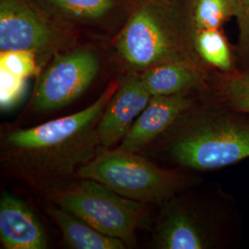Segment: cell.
<instances>
[{"instance_id": "obj_15", "label": "cell", "mask_w": 249, "mask_h": 249, "mask_svg": "<svg viewBox=\"0 0 249 249\" xmlns=\"http://www.w3.org/2000/svg\"><path fill=\"white\" fill-rule=\"evenodd\" d=\"M194 47L198 57L209 68L221 73L237 70L231 45L222 29L196 32L194 35Z\"/></svg>"}, {"instance_id": "obj_16", "label": "cell", "mask_w": 249, "mask_h": 249, "mask_svg": "<svg viewBox=\"0 0 249 249\" xmlns=\"http://www.w3.org/2000/svg\"><path fill=\"white\" fill-rule=\"evenodd\" d=\"M187 6L194 34L203 30L222 29L233 17L232 0H189Z\"/></svg>"}, {"instance_id": "obj_4", "label": "cell", "mask_w": 249, "mask_h": 249, "mask_svg": "<svg viewBox=\"0 0 249 249\" xmlns=\"http://www.w3.org/2000/svg\"><path fill=\"white\" fill-rule=\"evenodd\" d=\"M77 177L97 181L136 201L157 204H164L176 196L187 181L180 173L161 169L138 152L118 148L100 151L79 170Z\"/></svg>"}, {"instance_id": "obj_13", "label": "cell", "mask_w": 249, "mask_h": 249, "mask_svg": "<svg viewBox=\"0 0 249 249\" xmlns=\"http://www.w3.org/2000/svg\"><path fill=\"white\" fill-rule=\"evenodd\" d=\"M45 10L77 27H104L119 14H126L129 0H36Z\"/></svg>"}, {"instance_id": "obj_10", "label": "cell", "mask_w": 249, "mask_h": 249, "mask_svg": "<svg viewBox=\"0 0 249 249\" xmlns=\"http://www.w3.org/2000/svg\"><path fill=\"white\" fill-rule=\"evenodd\" d=\"M195 104L196 100L190 92L151 96L117 148L138 153L143 151Z\"/></svg>"}, {"instance_id": "obj_11", "label": "cell", "mask_w": 249, "mask_h": 249, "mask_svg": "<svg viewBox=\"0 0 249 249\" xmlns=\"http://www.w3.org/2000/svg\"><path fill=\"white\" fill-rule=\"evenodd\" d=\"M0 240L6 249L47 247L45 229L34 211L9 193H3L0 200Z\"/></svg>"}, {"instance_id": "obj_21", "label": "cell", "mask_w": 249, "mask_h": 249, "mask_svg": "<svg viewBox=\"0 0 249 249\" xmlns=\"http://www.w3.org/2000/svg\"><path fill=\"white\" fill-rule=\"evenodd\" d=\"M178 1H181V2H186V3H187L189 0H178Z\"/></svg>"}, {"instance_id": "obj_5", "label": "cell", "mask_w": 249, "mask_h": 249, "mask_svg": "<svg viewBox=\"0 0 249 249\" xmlns=\"http://www.w3.org/2000/svg\"><path fill=\"white\" fill-rule=\"evenodd\" d=\"M78 39L77 27L55 18L36 0H0V52L53 56L76 47Z\"/></svg>"}, {"instance_id": "obj_14", "label": "cell", "mask_w": 249, "mask_h": 249, "mask_svg": "<svg viewBox=\"0 0 249 249\" xmlns=\"http://www.w3.org/2000/svg\"><path fill=\"white\" fill-rule=\"evenodd\" d=\"M48 213L62 232L68 246L75 249H124L126 243L106 235L61 207H49Z\"/></svg>"}, {"instance_id": "obj_17", "label": "cell", "mask_w": 249, "mask_h": 249, "mask_svg": "<svg viewBox=\"0 0 249 249\" xmlns=\"http://www.w3.org/2000/svg\"><path fill=\"white\" fill-rule=\"evenodd\" d=\"M216 89L219 101L249 114V69L220 72Z\"/></svg>"}, {"instance_id": "obj_19", "label": "cell", "mask_w": 249, "mask_h": 249, "mask_svg": "<svg viewBox=\"0 0 249 249\" xmlns=\"http://www.w3.org/2000/svg\"><path fill=\"white\" fill-rule=\"evenodd\" d=\"M232 7L238 28L236 54L243 69H249V0H232Z\"/></svg>"}, {"instance_id": "obj_18", "label": "cell", "mask_w": 249, "mask_h": 249, "mask_svg": "<svg viewBox=\"0 0 249 249\" xmlns=\"http://www.w3.org/2000/svg\"><path fill=\"white\" fill-rule=\"evenodd\" d=\"M37 58L36 53L30 51L15 50L0 52V70L27 79L37 71Z\"/></svg>"}, {"instance_id": "obj_9", "label": "cell", "mask_w": 249, "mask_h": 249, "mask_svg": "<svg viewBox=\"0 0 249 249\" xmlns=\"http://www.w3.org/2000/svg\"><path fill=\"white\" fill-rule=\"evenodd\" d=\"M151 98L141 75L129 73L119 80L99 121L97 133L102 148H110L124 139Z\"/></svg>"}, {"instance_id": "obj_2", "label": "cell", "mask_w": 249, "mask_h": 249, "mask_svg": "<svg viewBox=\"0 0 249 249\" xmlns=\"http://www.w3.org/2000/svg\"><path fill=\"white\" fill-rule=\"evenodd\" d=\"M194 35L186 2L129 0L114 45L129 73L140 75L164 63L201 60Z\"/></svg>"}, {"instance_id": "obj_1", "label": "cell", "mask_w": 249, "mask_h": 249, "mask_svg": "<svg viewBox=\"0 0 249 249\" xmlns=\"http://www.w3.org/2000/svg\"><path fill=\"white\" fill-rule=\"evenodd\" d=\"M118 86L119 80L111 82L93 104L73 115L9 133L4 144L9 168L41 187L77 176L103 149L99 121Z\"/></svg>"}, {"instance_id": "obj_8", "label": "cell", "mask_w": 249, "mask_h": 249, "mask_svg": "<svg viewBox=\"0 0 249 249\" xmlns=\"http://www.w3.org/2000/svg\"><path fill=\"white\" fill-rule=\"evenodd\" d=\"M235 215L206 219L175 199L164 203L155 233L160 249H208L229 246L235 229Z\"/></svg>"}, {"instance_id": "obj_3", "label": "cell", "mask_w": 249, "mask_h": 249, "mask_svg": "<svg viewBox=\"0 0 249 249\" xmlns=\"http://www.w3.org/2000/svg\"><path fill=\"white\" fill-rule=\"evenodd\" d=\"M163 135L170 159L187 169L213 171L249 158V114L219 100L196 103Z\"/></svg>"}, {"instance_id": "obj_12", "label": "cell", "mask_w": 249, "mask_h": 249, "mask_svg": "<svg viewBox=\"0 0 249 249\" xmlns=\"http://www.w3.org/2000/svg\"><path fill=\"white\" fill-rule=\"evenodd\" d=\"M208 69L201 60H183L154 66L140 75L151 96L173 95L202 86Z\"/></svg>"}, {"instance_id": "obj_7", "label": "cell", "mask_w": 249, "mask_h": 249, "mask_svg": "<svg viewBox=\"0 0 249 249\" xmlns=\"http://www.w3.org/2000/svg\"><path fill=\"white\" fill-rule=\"evenodd\" d=\"M99 70L98 55L91 49L74 47L54 54L36 82L33 110L45 113L71 104L89 88Z\"/></svg>"}, {"instance_id": "obj_6", "label": "cell", "mask_w": 249, "mask_h": 249, "mask_svg": "<svg viewBox=\"0 0 249 249\" xmlns=\"http://www.w3.org/2000/svg\"><path fill=\"white\" fill-rule=\"evenodd\" d=\"M53 202L102 233L128 244L143 216L142 202L124 197L97 181L81 179L53 190Z\"/></svg>"}, {"instance_id": "obj_20", "label": "cell", "mask_w": 249, "mask_h": 249, "mask_svg": "<svg viewBox=\"0 0 249 249\" xmlns=\"http://www.w3.org/2000/svg\"><path fill=\"white\" fill-rule=\"evenodd\" d=\"M25 80L0 70V102L2 108L11 107L18 102L23 92Z\"/></svg>"}]
</instances>
